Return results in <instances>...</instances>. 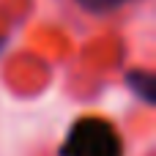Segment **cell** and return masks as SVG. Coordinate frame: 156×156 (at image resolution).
<instances>
[{"mask_svg":"<svg viewBox=\"0 0 156 156\" xmlns=\"http://www.w3.org/2000/svg\"><path fill=\"white\" fill-rule=\"evenodd\" d=\"M63 156H121V137L104 118H80L66 134Z\"/></svg>","mask_w":156,"mask_h":156,"instance_id":"6da1fadb","label":"cell"},{"mask_svg":"<svg viewBox=\"0 0 156 156\" xmlns=\"http://www.w3.org/2000/svg\"><path fill=\"white\" fill-rule=\"evenodd\" d=\"M82 8H88V11H96V14H101V11H112V8H118L123 0H77Z\"/></svg>","mask_w":156,"mask_h":156,"instance_id":"7a4b0ae2","label":"cell"}]
</instances>
